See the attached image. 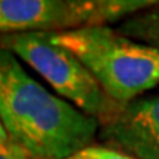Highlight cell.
<instances>
[{"label":"cell","instance_id":"2","mask_svg":"<svg viewBox=\"0 0 159 159\" xmlns=\"http://www.w3.org/2000/svg\"><path fill=\"white\" fill-rule=\"evenodd\" d=\"M55 43L74 53L114 102L127 105L159 84V49L134 41L109 27L52 33Z\"/></svg>","mask_w":159,"mask_h":159},{"label":"cell","instance_id":"6","mask_svg":"<svg viewBox=\"0 0 159 159\" xmlns=\"http://www.w3.org/2000/svg\"><path fill=\"white\" fill-rule=\"evenodd\" d=\"M116 31L125 37L159 49V5L127 18Z\"/></svg>","mask_w":159,"mask_h":159},{"label":"cell","instance_id":"3","mask_svg":"<svg viewBox=\"0 0 159 159\" xmlns=\"http://www.w3.org/2000/svg\"><path fill=\"white\" fill-rule=\"evenodd\" d=\"M0 46L21 57L63 99L102 125L118 114L122 105L105 93L84 63L68 49L53 41L52 33L0 35Z\"/></svg>","mask_w":159,"mask_h":159},{"label":"cell","instance_id":"4","mask_svg":"<svg viewBox=\"0 0 159 159\" xmlns=\"http://www.w3.org/2000/svg\"><path fill=\"white\" fill-rule=\"evenodd\" d=\"M91 27V0H0V35Z\"/></svg>","mask_w":159,"mask_h":159},{"label":"cell","instance_id":"9","mask_svg":"<svg viewBox=\"0 0 159 159\" xmlns=\"http://www.w3.org/2000/svg\"><path fill=\"white\" fill-rule=\"evenodd\" d=\"M7 139H9V136H7L5 127H3V124H2V119H0V142H5V140H7Z\"/></svg>","mask_w":159,"mask_h":159},{"label":"cell","instance_id":"8","mask_svg":"<svg viewBox=\"0 0 159 159\" xmlns=\"http://www.w3.org/2000/svg\"><path fill=\"white\" fill-rule=\"evenodd\" d=\"M0 159H43L31 153L28 149L21 146L19 143L12 140L11 137L0 142Z\"/></svg>","mask_w":159,"mask_h":159},{"label":"cell","instance_id":"5","mask_svg":"<svg viewBox=\"0 0 159 159\" xmlns=\"http://www.w3.org/2000/svg\"><path fill=\"white\" fill-rule=\"evenodd\" d=\"M103 137L134 159H159V96L122 105L103 125Z\"/></svg>","mask_w":159,"mask_h":159},{"label":"cell","instance_id":"7","mask_svg":"<svg viewBox=\"0 0 159 159\" xmlns=\"http://www.w3.org/2000/svg\"><path fill=\"white\" fill-rule=\"evenodd\" d=\"M66 159H134V158L119 152L118 149L91 144V146H87V148L75 152L74 155L68 156Z\"/></svg>","mask_w":159,"mask_h":159},{"label":"cell","instance_id":"1","mask_svg":"<svg viewBox=\"0 0 159 159\" xmlns=\"http://www.w3.org/2000/svg\"><path fill=\"white\" fill-rule=\"evenodd\" d=\"M0 119L12 140L43 159H66L91 146L100 125L35 81L2 46Z\"/></svg>","mask_w":159,"mask_h":159}]
</instances>
